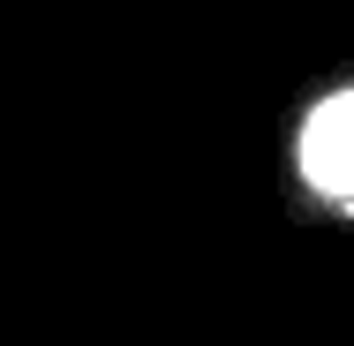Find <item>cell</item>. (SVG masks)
I'll return each instance as SVG.
<instances>
[{"label":"cell","instance_id":"obj_1","mask_svg":"<svg viewBox=\"0 0 354 346\" xmlns=\"http://www.w3.org/2000/svg\"><path fill=\"white\" fill-rule=\"evenodd\" d=\"M301 173L332 196H354V90L317 106V121L301 128Z\"/></svg>","mask_w":354,"mask_h":346}]
</instances>
